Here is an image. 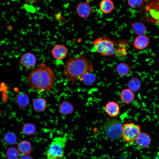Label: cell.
<instances>
[{
	"label": "cell",
	"instance_id": "obj_1",
	"mask_svg": "<svg viewBox=\"0 0 159 159\" xmlns=\"http://www.w3.org/2000/svg\"><path fill=\"white\" fill-rule=\"evenodd\" d=\"M27 79L30 87L36 91L49 92L54 87L55 74L50 67L41 63L29 73Z\"/></svg>",
	"mask_w": 159,
	"mask_h": 159
},
{
	"label": "cell",
	"instance_id": "obj_17",
	"mask_svg": "<svg viewBox=\"0 0 159 159\" xmlns=\"http://www.w3.org/2000/svg\"><path fill=\"white\" fill-rule=\"evenodd\" d=\"M17 149L19 153L23 155L29 154L32 150L30 143L27 140L20 141L18 144Z\"/></svg>",
	"mask_w": 159,
	"mask_h": 159
},
{
	"label": "cell",
	"instance_id": "obj_4",
	"mask_svg": "<svg viewBox=\"0 0 159 159\" xmlns=\"http://www.w3.org/2000/svg\"><path fill=\"white\" fill-rule=\"evenodd\" d=\"M141 6L143 21L159 24V0H145Z\"/></svg>",
	"mask_w": 159,
	"mask_h": 159
},
{
	"label": "cell",
	"instance_id": "obj_7",
	"mask_svg": "<svg viewBox=\"0 0 159 159\" xmlns=\"http://www.w3.org/2000/svg\"><path fill=\"white\" fill-rule=\"evenodd\" d=\"M141 132V127L138 124L129 122L123 125L122 137L126 142L135 141Z\"/></svg>",
	"mask_w": 159,
	"mask_h": 159
},
{
	"label": "cell",
	"instance_id": "obj_19",
	"mask_svg": "<svg viewBox=\"0 0 159 159\" xmlns=\"http://www.w3.org/2000/svg\"><path fill=\"white\" fill-rule=\"evenodd\" d=\"M116 69L118 74L121 77L127 75L131 70L128 64L124 62H121L118 64L116 65Z\"/></svg>",
	"mask_w": 159,
	"mask_h": 159
},
{
	"label": "cell",
	"instance_id": "obj_10",
	"mask_svg": "<svg viewBox=\"0 0 159 159\" xmlns=\"http://www.w3.org/2000/svg\"><path fill=\"white\" fill-rule=\"evenodd\" d=\"M149 42V37L145 35H143L137 36L134 39L132 44L136 49L141 50L147 48Z\"/></svg>",
	"mask_w": 159,
	"mask_h": 159
},
{
	"label": "cell",
	"instance_id": "obj_2",
	"mask_svg": "<svg viewBox=\"0 0 159 159\" xmlns=\"http://www.w3.org/2000/svg\"><path fill=\"white\" fill-rule=\"evenodd\" d=\"M92 61L85 54H80L69 57L66 62L63 75L68 81L74 83L85 73L92 71Z\"/></svg>",
	"mask_w": 159,
	"mask_h": 159
},
{
	"label": "cell",
	"instance_id": "obj_25",
	"mask_svg": "<svg viewBox=\"0 0 159 159\" xmlns=\"http://www.w3.org/2000/svg\"><path fill=\"white\" fill-rule=\"evenodd\" d=\"M22 130L24 133L27 135H31L34 134L36 127L33 124L26 123L23 126Z\"/></svg>",
	"mask_w": 159,
	"mask_h": 159
},
{
	"label": "cell",
	"instance_id": "obj_6",
	"mask_svg": "<svg viewBox=\"0 0 159 159\" xmlns=\"http://www.w3.org/2000/svg\"><path fill=\"white\" fill-rule=\"evenodd\" d=\"M123 124L119 120L110 119L105 122L103 129L106 135L110 139L114 140H118L122 137Z\"/></svg>",
	"mask_w": 159,
	"mask_h": 159
},
{
	"label": "cell",
	"instance_id": "obj_28",
	"mask_svg": "<svg viewBox=\"0 0 159 159\" xmlns=\"http://www.w3.org/2000/svg\"><path fill=\"white\" fill-rule=\"evenodd\" d=\"M19 159H33V158L32 156L28 154L22 155Z\"/></svg>",
	"mask_w": 159,
	"mask_h": 159
},
{
	"label": "cell",
	"instance_id": "obj_20",
	"mask_svg": "<svg viewBox=\"0 0 159 159\" xmlns=\"http://www.w3.org/2000/svg\"><path fill=\"white\" fill-rule=\"evenodd\" d=\"M59 110L61 114L66 115L71 114L74 110L73 106L70 102L64 100L59 105Z\"/></svg>",
	"mask_w": 159,
	"mask_h": 159
},
{
	"label": "cell",
	"instance_id": "obj_24",
	"mask_svg": "<svg viewBox=\"0 0 159 159\" xmlns=\"http://www.w3.org/2000/svg\"><path fill=\"white\" fill-rule=\"evenodd\" d=\"M17 101L19 105L22 107L27 106L29 103L28 96L24 93L19 94L17 97Z\"/></svg>",
	"mask_w": 159,
	"mask_h": 159
},
{
	"label": "cell",
	"instance_id": "obj_15",
	"mask_svg": "<svg viewBox=\"0 0 159 159\" xmlns=\"http://www.w3.org/2000/svg\"><path fill=\"white\" fill-rule=\"evenodd\" d=\"M135 96L132 91L129 88H126L121 91L120 95V98L123 103L129 104L133 101Z\"/></svg>",
	"mask_w": 159,
	"mask_h": 159
},
{
	"label": "cell",
	"instance_id": "obj_21",
	"mask_svg": "<svg viewBox=\"0 0 159 159\" xmlns=\"http://www.w3.org/2000/svg\"><path fill=\"white\" fill-rule=\"evenodd\" d=\"M96 79V76L94 74L90 71L82 75L79 80L84 84L90 85L94 82Z\"/></svg>",
	"mask_w": 159,
	"mask_h": 159
},
{
	"label": "cell",
	"instance_id": "obj_14",
	"mask_svg": "<svg viewBox=\"0 0 159 159\" xmlns=\"http://www.w3.org/2000/svg\"><path fill=\"white\" fill-rule=\"evenodd\" d=\"M32 106L33 109L35 112H42L45 110L47 107V101L43 97H37L34 100Z\"/></svg>",
	"mask_w": 159,
	"mask_h": 159
},
{
	"label": "cell",
	"instance_id": "obj_5",
	"mask_svg": "<svg viewBox=\"0 0 159 159\" xmlns=\"http://www.w3.org/2000/svg\"><path fill=\"white\" fill-rule=\"evenodd\" d=\"M67 141L66 139L64 137L53 139L47 150V159H62L64 155Z\"/></svg>",
	"mask_w": 159,
	"mask_h": 159
},
{
	"label": "cell",
	"instance_id": "obj_16",
	"mask_svg": "<svg viewBox=\"0 0 159 159\" xmlns=\"http://www.w3.org/2000/svg\"><path fill=\"white\" fill-rule=\"evenodd\" d=\"M131 28L133 33L137 36L144 35L147 31L146 26L140 21L132 23Z\"/></svg>",
	"mask_w": 159,
	"mask_h": 159
},
{
	"label": "cell",
	"instance_id": "obj_22",
	"mask_svg": "<svg viewBox=\"0 0 159 159\" xmlns=\"http://www.w3.org/2000/svg\"><path fill=\"white\" fill-rule=\"evenodd\" d=\"M3 139L4 143L6 144L9 145H12L16 143L17 137L14 133L8 132L4 135Z\"/></svg>",
	"mask_w": 159,
	"mask_h": 159
},
{
	"label": "cell",
	"instance_id": "obj_3",
	"mask_svg": "<svg viewBox=\"0 0 159 159\" xmlns=\"http://www.w3.org/2000/svg\"><path fill=\"white\" fill-rule=\"evenodd\" d=\"M92 43L96 51L104 56H123L127 54L125 47L118 46L115 41L107 37H99L94 39Z\"/></svg>",
	"mask_w": 159,
	"mask_h": 159
},
{
	"label": "cell",
	"instance_id": "obj_23",
	"mask_svg": "<svg viewBox=\"0 0 159 159\" xmlns=\"http://www.w3.org/2000/svg\"><path fill=\"white\" fill-rule=\"evenodd\" d=\"M19 152L17 148L14 147L8 148L6 151L7 159H19Z\"/></svg>",
	"mask_w": 159,
	"mask_h": 159
},
{
	"label": "cell",
	"instance_id": "obj_12",
	"mask_svg": "<svg viewBox=\"0 0 159 159\" xmlns=\"http://www.w3.org/2000/svg\"><path fill=\"white\" fill-rule=\"evenodd\" d=\"M151 141V138L148 133L144 132H141L135 141L138 147L144 148H147L150 146Z\"/></svg>",
	"mask_w": 159,
	"mask_h": 159
},
{
	"label": "cell",
	"instance_id": "obj_29",
	"mask_svg": "<svg viewBox=\"0 0 159 159\" xmlns=\"http://www.w3.org/2000/svg\"><path fill=\"white\" fill-rule=\"evenodd\" d=\"M25 3L26 4H27L30 2L31 1H33L34 3L36 4L37 3V1L39 0H23Z\"/></svg>",
	"mask_w": 159,
	"mask_h": 159
},
{
	"label": "cell",
	"instance_id": "obj_30",
	"mask_svg": "<svg viewBox=\"0 0 159 159\" xmlns=\"http://www.w3.org/2000/svg\"><path fill=\"white\" fill-rule=\"evenodd\" d=\"M155 159H159V151L157 153L155 156Z\"/></svg>",
	"mask_w": 159,
	"mask_h": 159
},
{
	"label": "cell",
	"instance_id": "obj_26",
	"mask_svg": "<svg viewBox=\"0 0 159 159\" xmlns=\"http://www.w3.org/2000/svg\"><path fill=\"white\" fill-rule=\"evenodd\" d=\"M140 84V81L138 79L133 78L129 81L128 83V86L129 89L132 91H135L139 89Z\"/></svg>",
	"mask_w": 159,
	"mask_h": 159
},
{
	"label": "cell",
	"instance_id": "obj_27",
	"mask_svg": "<svg viewBox=\"0 0 159 159\" xmlns=\"http://www.w3.org/2000/svg\"><path fill=\"white\" fill-rule=\"evenodd\" d=\"M128 5L132 9L140 7L143 3V0H127Z\"/></svg>",
	"mask_w": 159,
	"mask_h": 159
},
{
	"label": "cell",
	"instance_id": "obj_11",
	"mask_svg": "<svg viewBox=\"0 0 159 159\" xmlns=\"http://www.w3.org/2000/svg\"><path fill=\"white\" fill-rule=\"evenodd\" d=\"M76 11L80 17L82 18H86L90 15L92 12V9L89 4L83 2L80 3L77 5Z\"/></svg>",
	"mask_w": 159,
	"mask_h": 159
},
{
	"label": "cell",
	"instance_id": "obj_13",
	"mask_svg": "<svg viewBox=\"0 0 159 159\" xmlns=\"http://www.w3.org/2000/svg\"><path fill=\"white\" fill-rule=\"evenodd\" d=\"M120 107L118 104L114 101L108 102L105 107L106 113L110 116L114 117L117 115L120 112Z\"/></svg>",
	"mask_w": 159,
	"mask_h": 159
},
{
	"label": "cell",
	"instance_id": "obj_9",
	"mask_svg": "<svg viewBox=\"0 0 159 159\" xmlns=\"http://www.w3.org/2000/svg\"><path fill=\"white\" fill-rule=\"evenodd\" d=\"M68 49L65 45L63 44L55 45L51 50V53L55 59L60 60L65 58L67 56Z\"/></svg>",
	"mask_w": 159,
	"mask_h": 159
},
{
	"label": "cell",
	"instance_id": "obj_8",
	"mask_svg": "<svg viewBox=\"0 0 159 159\" xmlns=\"http://www.w3.org/2000/svg\"><path fill=\"white\" fill-rule=\"evenodd\" d=\"M37 61L35 56L31 52H26L23 54L20 59V64L23 67L32 68L35 66Z\"/></svg>",
	"mask_w": 159,
	"mask_h": 159
},
{
	"label": "cell",
	"instance_id": "obj_18",
	"mask_svg": "<svg viewBox=\"0 0 159 159\" xmlns=\"http://www.w3.org/2000/svg\"><path fill=\"white\" fill-rule=\"evenodd\" d=\"M99 7L102 12L105 14H108L113 10L114 5L111 0H102L100 3Z\"/></svg>",
	"mask_w": 159,
	"mask_h": 159
}]
</instances>
